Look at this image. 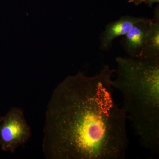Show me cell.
Returning a JSON list of instances; mask_svg holds the SVG:
<instances>
[{
    "label": "cell",
    "instance_id": "obj_1",
    "mask_svg": "<svg viewBox=\"0 0 159 159\" xmlns=\"http://www.w3.org/2000/svg\"><path fill=\"white\" fill-rule=\"evenodd\" d=\"M115 71L107 65L93 77L79 72L54 89L43 129L46 158L125 159L127 118L114 100Z\"/></svg>",
    "mask_w": 159,
    "mask_h": 159
},
{
    "label": "cell",
    "instance_id": "obj_2",
    "mask_svg": "<svg viewBox=\"0 0 159 159\" xmlns=\"http://www.w3.org/2000/svg\"><path fill=\"white\" fill-rule=\"evenodd\" d=\"M111 85L122 93L123 110L143 147L159 151V58L118 57Z\"/></svg>",
    "mask_w": 159,
    "mask_h": 159
},
{
    "label": "cell",
    "instance_id": "obj_3",
    "mask_svg": "<svg viewBox=\"0 0 159 159\" xmlns=\"http://www.w3.org/2000/svg\"><path fill=\"white\" fill-rule=\"evenodd\" d=\"M31 129L26 121L24 111L12 107L0 122V146L2 150L14 153L25 144L31 136Z\"/></svg>",
    "mask_w": 159,
    "mask_h": 159
},
{
    "label": "cell",
    "instance_id": "obj_4",
    "mask_svg": "<svg viewBox=\"0 0 159 159\" xmlns=\"http://www.w3.org/2000/svg\"><path fill=\"white\" fill-rule=\"evenodd\" d=\"M151 22V19L145 18L135 24L127 34L122 36L121 44L129 57H142Z\"/></svg>",
    "mask_w": 159,
    "mask_h": 159
},
{
    "label": "cell",
    "instance_id": "obj_5",
    "mask_svg": "<svg viewBox=\"0 0 159 159\" xmlns=\"http://www.w3.org/2000/svg\"><path fill=\"white\" fill-rule=\"evenodd\" d=\"M145 18L125 16L107 24L99 37V48L103 51L110 50L114 40L127 34L135 24L144 20Z\"/></svg>",
    "mask_w": 159,
    "mask_h": 159
},
{
    "label": "cell",
    "instance_id": "obj_6",
    "mask_svg": "<svg viewBox=\"0 0 159 159\" xmlns=\"http://www.w3.org/2000/svg\"><path fill=\"white\" fill-rule=\"evenodd\" d=\"M142 57L159 58V6L155 9L153 18L151 19Z\"/></svg>",
    "mask_w": 159,
    "mask_h": 159
},
{
    "label": "cell",
    "instance_id": "obj_7",
    "mask_svg": "<svg viewBox=\"0 0 159 159\" xmlns=\"http://www.w3.org/2000/svg\"><path fill=\"white\" fill-rule=\"evenodd\" d=\"M159 0H145L144 2L149 7H151L155 3H159Z\"/></svg>",
    "mask_w": 159,
    "mask_h": 159
},
{
    "label": "cell",
    "instance_id": "obj_8",
    "mask_svg": "<svg viewBox=\"0 0 159 159\" xmlns=\"http://www.w3.org/2000/svg\"><path fill=\"white\" fill-rule=\"evenodd\" d=\"M129 2L134 3L136 6L140 5L143 2H144L145 0H127Z\"/></svg>",
    "mask_w": 159,
    "mask_h": 159
},
{
    "label": "cell",
    "instance_id": "obj_9",
    "mask_svg": "<svg viewBox=\"0 0 159 159\" xmlns=\"http://www.w3.org/2000/svg\"><path fill=\"white\" fill-rule=\"evenodd\" d=\"M1 118H0V122H1Z\"/></svg>",
    "mask_w": 159,
    "mask_h": 159
}]
</instances>
